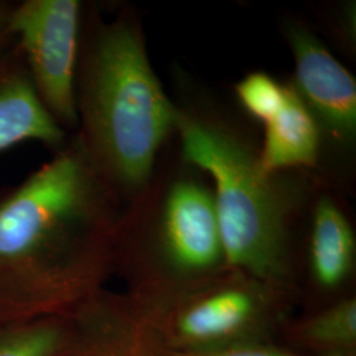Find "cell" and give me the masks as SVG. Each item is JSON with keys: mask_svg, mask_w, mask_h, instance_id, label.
Returning <instances> with one entry per match:
<instances>
[{"mask_svg": "<svg viewBox=\"0 0 356 356\" xmlns=\"http://www.w3.org/2000/svg\"><path fill=\"white\" fill-rule=\"evenodd\" d=\"M115 200L76 140L0 195V323L66 316L101 291Z\"/></svg>", "mask_w": 356, "mask_h": 356, "instance_id": "6da1fadb", "label": "cell"}, {"mask_svg": "<svg viewBox=\"0 0 356 356\" xmlns=\"http://www.w3.org/2000/svg\"><path fill=\"white\" fill-rule=\"evenodd\" d=\"M76 143L115 198L138 195L178 110L148 58L140 28L128 16L97 28L79 54Z\"/></svg>", "mask_w": 356, "mask_h": 356, "instance_id": "7a4b0ae2", "label": "cell"}, {"mask_svg": "<svg viewBox=\"0 0 356 356\" xmlns=\"http://www.w3.org/2000/svg\"><path fill=\"white\" fill-rule=\"evenodd\" d=\"M184 159L214 182L213 200L225 264L266 285L284 280L286 264L285 204L256 154L232 132L178 111Z\"/></svg>", "mask_w": 356, "mask_h": 356, "instance_id": "3957f363", "label": "cell"}, {"mask_svg": "<svg viewBox=\"0 0 356 356\" xmlns=\"http://www.w3.org/2000/svg\"><path fill=\"white\" fill-rule=\"evenodd\" d=\"M81 11L78 0H26L8 15V35L38 98L63 128L76 126Z\"/></svg>", "mask_w": 356, "mask_h": 356, "instance_id": "277c9868", "label": "cell"}, {"mask_svg": "<svg viewBox=\"0 0 356 356\" xmlns=\"http://www.w3.org/2000/svg\"><path fill=\"white\" fill-rule=\"evenodd\" d=\"M160 227L166 257L178 270L204 273L225 263L213 193L200 182L181 179L170 186Z\"/></svg>", "mask_w": 356, "mask_h": 356, "instance_id": "5b68a950", "label": "cell"}, {"mask_svg": "<svg viewBox=\"0 0 356 356\" xmlns=\"http://www.w3.org/2000/svg\"><path fill=\"white\" fill-rule=\"evenodd\" d=\"M296 86L307 108L331 134L351 140L356 131V82L318 38L305 29L289 32Z\"/></svg>", "mask_w": 356, "mask_h": 356, "instance_id": "8992f818", "label": "cell"}, {"mask_svg": "<svg viewBox=\"0 0 356 356\" xmlns=\"http://www.w3.org/2000/svg\"><path fill=\"white\" fill-rule=\"evenodd\" d=\"M267 285L242 273V279L225 281L198 292L176 314V334L182 343L207 347L223 343L256 323L263 310Z\"/></svg>", "mask_w": 356, "mask_h": 356, "instance_id": "52a82bcc", "label": "cell"}, {"mask_svg": "<svg viewBox=\"0 0 356 356\" xmlns=\"http://www.w3.org/2000/svg\"><path fill=\"white\" fill-rule=\"evenodd\" d=\"M26 141L58 148L65 129L40 101L20 54H0V153Z\"/></svg>", "mask_w": 356, "mask_h": 356, "instance_id": "ba28073f", "label": "cell"}, {"mask_svg": "<svg viewBox=\"0 0 356 356\" xmlns=\"http://www.w3.org/2000/svg\"><path fill=\"white\" fill-rule=\"evenodd\" d=\"M264 140L256 154L260 172L273 177L276 172L313 165L319 149V124L298 92L288 86L279 114L266 124Z\"/></svg>", "mask_w": 356, "mask_h": 356, "instance_id": "9c48e42d", "label": "cell"}, {"mask_svg": "<svg viewBox=\"0 0 356 356\" xmlns=\"http://www.w3.org/2000/svg\"><path fill=\"white\" fill-rule=\"evenodd\" d=\"M355 238L353 229L331 198L318 201L313 216L310 266L314 279L323 288H337L354 264Z\"/></svg>", "mask_w": 356, "mask_h": 356, "instance_id": "30bf717a", "label": "cell"}, {"mask_svg": "<svg viewBox=\"0 0 356 356\" xmlns=\"http://www.w3.org/2000/svg\"><path fill=\"white\" fill-rule=\"evenodd\" d=\"M67 314L0 323V356H58L67 338Z\"/></svg>", "mask_w": 356, "mask_h": 356, "instance_id": "8fae6325", "label": "cell"}, {"mask_svg": "<svg viewBox=\"0 0 356 356\" xmlns=\"http://www.w3.org/2000/svg\"><path fill=\"white\" fill-rule=\"evenodd\" d=\"M301 335L327 353L347 351L356 341L355 300H344L309 319Z\"/></svg>", "mask_w": 356, "mask_h": 356, "instance_id": "7c38bea8", "label": "cell"}, {"mask_svg": "<svg viewBox=\"0 0 356 356\" xmlns=\"http://www.w3.org/2000/svg\"><path fill=\"white\" fill-rule=\"evenodd\" d=\"M288 86H282L266 73H252L238 83L236 94L243 107L264 124L279 114Z\"/></svg>", "mask_w": 356, "mask_h": 356, "instance_id": "4fadbf2b", "label": "cell"}, {"mask_svg": "<svg viewBox=\"0 0 356 356\" xmlns=\"http://www.w3.org/2000/svg\"><path fill=\"white\" fill-rule=\"evenodd\" d=\"M191 356H294L286 351L272 347L261 346H232V347H218L213 350H206L201 354Z\"/></svg>", "mask_w": 356, "mask_h": 356, "instance_id": "5bb4252c", "label": "cell"}, {"mask_svg": "<svg viewBox=\"0 0 356 356\" xmlns=\"http://www.w3.org/2000/svg\"><path fill=\"white\" fill-rule=\"evenodd\" d=\"M8 15H10V11L7 13V11L0 6V44H1L3 38L10 36V35H8V31H7Z\"/></svg>", "mask_w": 356, "mask_h": 356, "instance_id": "9a60e30c", "label": "cell"}, {"mask_svg": "<svg viewBox=\"0 0 356 356\" xmlns=\"http://www.w3.org/2000/svg\"><path fill=\"white\" fill-rule=\"evenodd\" d=\"M325 356H350L347 351H337V353H327Z\"/></svg>", "mask_w": 356, "mask_h": 356, "instance_id": "2e32d148", "label": "cell"}]
</instances>
